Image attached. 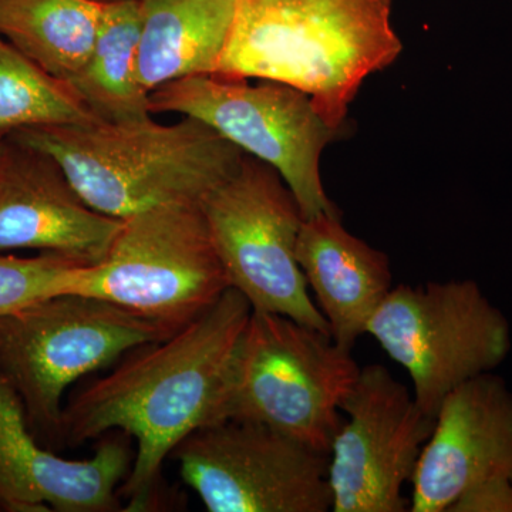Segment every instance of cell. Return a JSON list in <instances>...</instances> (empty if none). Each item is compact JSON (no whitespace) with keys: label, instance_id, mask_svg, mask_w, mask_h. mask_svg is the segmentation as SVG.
<instances>
[{"label":"cell","instance_id":"1","mask_svg":"<svg viewBox=\"0 0 512 512\" xmlns=\"http://www.w3.org/2000/svg\"><path fill=\"white\" fill-rule=\"evenodd\" d=\"M251 315L245 296L229 288L198 318L131 350L64 402L62 443L76 446L110 431L136 441L133 466L120 487L124 511L157 507L165 460L185 437L220 421Z\"/></svg>","mask_w":512,"mask_h":512},{"label":"cell","instance_id":"2","mask_svg":"<svg viewBox=\"0 0 512 512\" xmlns=\"http://www.w3.org/2000/svg\"><path fill=\"white\" fill-rule=\"evenodd\" d=\"M402 50L392 0H235L214 74L296 87L340 131L363 82Z\"/></svg>","mask_w":512,"mask_h":512},{"label":"cell","instance_id":"3","mask_svg":"<svg viewBox=\"0 0 512 512\" xmlns=\"http://www.w3.org/2000/svg\"><path fill=\"white\" fill-rule=\"evenodd\" d=\"M153 117L22 128L8 138L52 157L90 207L117 220L201 202L241 164L245 153L201 121Z\"/></svg>","mask_w":512,"mask_h":512},{"label":"cell","instance_id":"4","mask_svg":"<svg viewBox=\"0 0 512 512\" xmlns=\"http://www.w3.org/2000/svg\"><path fill=\"white\" fill-rule=\"evenodd\" d=\"M173 333L104 299L60 293L0 316V376L18 394L37 439L52 448L62 443L70 386Z\"/></svg>","mask_w":512,"mask_h":512},{"label":"cell","instance_id":"5","mask_svg":"<svg viewBox=\"0 0 512 512\" xmlns=\"http://www.w3.org/2000/svg\"><path fill=\"white\" fill-rule=\"evenodd\" d=\"M359 372L352 352L329 333L278 313L252 311L220 421L262 424L329 454L342 424L340 404Z\"/></svg>","mask_w":512,"mask_h":512},{"label":"cell","instance_id":"6","mask_svg":"<svg viewBox=\"0 0 512 512\" xmlns=\"http://www.w3.org/2000/svg\"><path fill=\"white\" fill-rule=\"evenodd\" d=\"M229 288L201 202H173L121 220L109 254L80 266L67 293L104 299L177 332Z\"/></svg>","mask_w":512,"mask_h":512},{"label":"cell","instance_id":"7","mask_svg":"<svg viewBox=\"0 0 512 512\" xmlns=\"http://www.w3.org/2000/svg\"><path fill=\"white\" fill-rule=\"evenodd\" d=\"M153 116L175 114L201 121L242 153L274 167L301 207L303 218L339 214L320 177V157L339 136L308 94L289 84L187 77L150 94Z\"/></svg>","mask_w":512,"mask_h":512},{"label":"cell","instance_id":"8","mask_svg":"<svg viewBox=\"0 0 512 512\" xmlns=\"http://www.w3.org/2000/svg\"><path fill=\"white\" fill-rule=\"evenodd\" d=\"M367 335L406 370L414 399L433 419L448 394L494 372L512 348L507 316L471 279L393 288Z\"/></svg>","mask_w":512,"mask_h":512},{"label":"cell","instance_id":"9","mask_svg":"<svg viewBox=\"0 0 512 512\" xmlns=\"http://www.w3.org/2000/svg\"><path fill=\"white\" fill-rule=\"evenodd\" d=\"M201 210L229 286L252 311L278 313L329 333L296 258L305 218L274 167L244 154L235 173L201 201Z\"/></svg>","mask_w":512,"mask_h":512},{"label":"cell","instance_id":"10","mask_svg":"<svg viewBox=\"0 0 512 512\" xmlns=\"http://www.w3.org/2000/svg\"><path fill=\"white\" fill-rule=\"evenodd\" d=\"M170 458L210 512L332 511L329 454L262 424H210Z\"/></svg>","mask_w":512,"mask_h":512},{"label":"cell","instance_id":"11","mask_svg":"<svg viewBox=\"0 0 512 512\" xmlns=\"http://www.w3.org/2000/svg\"><path fill=\"white\" fill-rule=\"evenodd\" d=\"M345 414L329 451L333 512H404L434 419L382 365L360 367L340 404Z\"/></svg>","mask_w":512,"mask_h":512},{"label":"cell","instance_id":"12","mask_svg":"<svg viewBox=\"0 0 512 512\" xmlns=\"http://www.w3.org/2000/svg\"><path fill=\"white\" fill-rule=\"evenodd\" d=\"M86 460H69L30 429L18 394L0 376V511H119L133 466L131 437L110 431Z\"/></svg>","mask_w":512,"mask_h":512},{"label":"cell","instance_id":"13","mask_svg":"<svg viewBox=\"0 0 512 512\" xmlns=\"http://www.w3.org/2000/svg\"><path fill=\"white\" fill-rule=\"evenodd\" d=\"M512 481V390L484 373L448 394L412 477V512H448L477 485Z\"/></svg>","mask_w":512,"mask_h":512},{"label":"cell","instance_id":"14","mask_svg":"<svg viewBox=\"0 0 512 512\" xmlns=\"http://www.w3.org/2000/svg\"><path fill=\"white\" fill-rule=\"evenodd\" d=\"M121 220L94 210L52 157L6 138L0 153V254L37 251L100 264Z\"/></svg>","mask_w":512,"mask_h":512},{"label":"cell","instance_id":"15","mask_svg":"<svg viewBox=\"0 0 512 512\" xmlns=\"http://www.w3.org/2000/svg\"><path fill=\"white\" fill-rule=\"evenodd\" d=\"M296 258L330 336L352 352L393 289L389 258L350 234L340 214L303 220Z\"/></svg>","mask_w":512,"mask_h":512},{"label":"cell","instance_id":"16","mask_svg":"<svg viewBox=\"0 0 512 512\" xmlns=\"http://www.w3.org/2000/svg\"><path fill=\"white\" fill-rule=\"evenodd\" d=\"M138 76L148 94L165 84L217 72L235 0H140Z\"/></svg>","mask_w":512,"mask_h":512},{"label":"cell","instance_id":"17","mask_svg":"<svg viewBox=\"0 0 512 512\" xmlns=\"http://www.w3.org/2000/svg\"><path fill=\"white\" fill-rule=\"evenodd\" d=\"M140 0H109L86 63L67 82L94 117L104 123L148 119L150 94L138 76Z\"/></svg>","mask_w":512,"mask_h":512},{"label":"cell","instance_id":"18","mask_svg":"<svg viewBox=\"0 0 512 512\" xmlns=\"http://www.w3.org/2000/svg\"><path fill=\"white\" fill-rule=\"evenodd\" d=\"M101 6L99 0H0V35L67 83L92 52Z\"/></svg>","mask_w":512,"mask_h":512},{"label":"cell","instance_id":"19","mask_svg":"<svg viewBox=\"0 0 512 512\" xmlns=\"http://www.w3.org/2000/svg\"><path fill=\"white\" fill-rule=\"evenodd\" d=\"M96 121L69 84L0 35V141L22 128Z\"/></svg>","mask_w":512,"mask_h":512},{"label":"cell","instance_id":"20","mask_svg":"<svg viewBox=\"0 0 512 512\" xmlns=\"http://www.w3.org/2000/svg\"><path fill=\"white\" fill-rule=\"evenodd\" d=\"M83 264L50 254H0V316L67 293Z\"/></svg>","mask_w":512,"mask_h":512},{"label":"cell","instance_id":"21","mask_svg":"<svg viewBox=\"0 0 512 512\" xmlns=\"http://www.w3.org/2000/svg\"><path fill=\"white\" fill-rule=\"evenodd\" d=\"M448 512H512V481L477 485L461 495Z\"/></svg>","mask_w":512,"mask_h":512},{"label":"cell","instance_id":"22","mask_svg":"<svg viewBox=\"0 0 512 512\" xmlns=\"http://www.w3.org/2000/svg\"><path fill=\"white\" fill-rule=\"evenodd\" d=\"M5 141H0V153H2V148H3V144H5Z\"/></svg>","mask_w":512,"mask_h":512},{"label":"cell","instance_id":"23","mask_svg":"<svg viewBox=\"0 0 512 512\" xmlns=\"http://www.w3.org/2000/svg\"><path fill=\"white\" fill-rule=\"evenodd\" d=\"M99 2H109V0H99Z\"/></svg>","mask_w":512,"mask_h":512}]
</instances>
